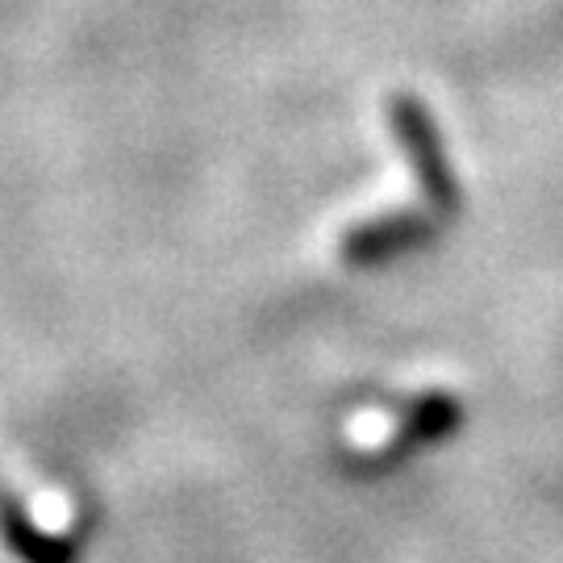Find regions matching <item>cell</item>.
<instances>
[{"label":"cell","mask_w":563,"mask_h":563,"mask_svg":"<svg viewBox=\"0 0 563 563\" xmlns=\"http://www.w3.org/2000/svg\"><path fill=\"white\" fill-rule=\"evenodd\" d=\"M388 130L401 142L434 222L446 225L463 209V192L455 184V172H451V159H446V146L439 139V125L430 118V109L413 92H393L388 97Z\"/></svg>","instance_id":"obj_1"},{"label":"cell","mask_w":563,"mask_h":563,"mask_svg":"<svg viewBox=\"0 0 563 563\" xmlns=\"http://www.w3.org/2000/svg\"><path fill=\"white\" fill-rule=\"evenodd\" d=\"M434 230H439V222L430 213H388V218H372V222L346 230L339 242V255L355 267H367V263H384L397 251L418 246Z\"/></svg>","instance_id":"obj_2"},{"label":"cell","mask_w":563,"mask_h":563,"mask_svg":"<svg viewBox=\"0 0 563 563\" xmlns=\"http://www.w3.org/2000/svg\"><path fill=\"white\" fill-rule=\"evenodd\" d=\"M0 534L9 539V547L25 563H76V547L51 539L42 526L30 522L25 505L18 501V493L4 481H0Z\"/></svg>","instance_id":"obj_3"},{"label":"cell","mask_w":563,"mask_h":563,"mask_svg":"<svg viewBox=\"0 0 563 563\" xmlns=\"http://www.w3.org/2000/svg\"><path fill=\"white\" fill-rule=\"evenodd\" d=\"M455 426H460V405L451 401V397L430 393V397H422V401L401 418V430H397V439H393V451H405V446L422 443V439L451 434Z\"/></svg>","instance_id":"obj_4"}]
</instances>
